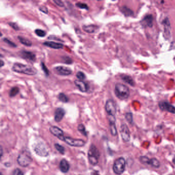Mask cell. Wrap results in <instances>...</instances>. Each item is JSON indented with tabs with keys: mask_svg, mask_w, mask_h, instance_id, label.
Instances as JSON below:
<instances>
[{
	"mask_svg": "<svg viewBox=\"0 0 175 175\" xmlns=\"http://www.w3.org/2000/svg\"><path fill=\"white\" fill-rule=\"evenodd\" d=\"M12 70L14 72L29 76L36 75L37 73V70L34 67L20 63H15L13 66Z\"/></svg>",
	"mask_w": 175,
	"mask_h": 175,
	"instance_id": "cell-1",
	"label": "cell"
},
{
	"mask_svg": "<svg viewBox=\"0 0 175 175\" xmlns=\"http://www.w3.org/2000/svg\"><path fill=\"white\" fill-rule=\"evenodd\" d=\"M115 93L116 97L121 100L128 99L130 94L129 88L121 83H117L115 85Z\"/></svg>",
	"mask_w": 175,
	"mask_h": 175,
	"instance_id": "cell-2",
	"label": "cell"
},
{
	"mask_svg": "<svg viewBox=\"0 0 175 175\" xmlns=\"http://www.w3.org/2000/svg\"><path fill=\"white\" fill-rule=\"evenodd\" d=\"M32 161V159L30 152L26 150L21 152L17 158L18 163L22 167H27L31 164Z\"/></svg>",
	"mask_w": 175,
	"mask_h": 175,
	"instance_id": "cell-3",
	"label": "cell"
},
{
	"mask_svg": "<svg viewBox=\"0 0 175 175\" xmlns=\"http://www.w3.org/2000/svg\"><path fill=\"white\" fill-rule=\"evenodd\" d=\"M100 152L94 145H91L88 152V158L90 164L95 166L98 164L100 158Z\"/></svg>",
	"mask_w": 175,
	"mask_h": 175,
	"instance_id": "cell-4",
	"label": "cell"
},
{
	"mask_svg": "<svg viewBox=\"0 0 175 175\" xmlns=\"http://www.w3.org/2000/svg\"><path fill=\"white\" fill-rule=\"evenodd\" d=\"M126 161L123 157L119 158L116 159L113 164V172L118 175H120L123 173L125 169Z\"/></svg>",
	"mask_w": 175,
	"mask_h": 175,
	"instance_id": "cell-5",
	"label": "cell"
},
{
	"mask_svg": "<svg viewBox=\"0 0 175 175\" xmlns=\"http://www.w3.org/2000/svg\"><path fill=\"white\" fill-rule=\"evenodd\" d=\"M64 141L71 146L82 147L85 144V142L83 140L73 139L70 137H65Z\"/></svg>",
	"mask_w": 175,
	"mask_h": 175,
	"instance_id": "cell-6",
	"label": "cell"
},
{
	"mask_svg": "<svg viewBox=\"0 0 175 175\" xmlns=\"http://www.w3.org/2000/svg\"><path fill=\"white\" fill-rule=\"evenodd\" d=\"M105 108L108 116H115L116 113V104L113 100L108 99L106 102Z\"/></svg>",
	"mask_w": 175,
	"mask_h": 175,
	"instance_id": "cell-7",
	"label": "cell"
},
{
	"mask_svg": "<svg viewBox=\"0 0 175 175\" xmlns=\"http://www.w3.org/2000/svg\"><path fill=\"white\" fill-rule=\"evenodd\" d=\"M121 138L125 142H128L131 139V134L128 126L123 124L121 125L120 129Z\"/></svg>",
	"mask_w": 175,
	"mask_h": 175,
	"instance_id": "cell-8",
	"label": "cell"
},
{
	"mask_svg": "<svg viewBox=\"0 0 175 175\" xmlns=\"http://www.w3.org/2000/svg\"><path fill=\"white\" fill-rule=\"evenodd\" d=\"M49 131L54 136L57 137L58 139L62 141H64L65 137L64 133L59 127L55 126H52L49 128Z\"/></svg>",
	"mask_w": 175,
	"mask_h": 175,
	"instance_id": "cell-9",
	"label": "cell"
},
{
	"mask_svg": "<svg viewBox=\"0 0 175 175\" xmlns=\"http://www.w3.org/2000/svg\"><path fill=\"white\" fill-rule=\"evenodd\" d=\"M55 72L57 73L58 75L63 76H70L72 74V70L69 67L63 66H57L54 68Z\"/></svg>",
	"mask_w": 175,
	"mask_h": 175,
	"instance_id": "cell-10",
	"label": "cell"
},
{
	"mask_svg": "<svg viewBox=\"0 0 175 175\" xmlns=\"http://www.w3.org/2000/svg\"><path fill=\"white\" fill-rule=\"evenodd\" d=\"M34 151L36 154L42 157H46L48 155V150H47L44 144L39 143L36 145L34 148Z\"/></svg>",
	"mask_w": 175,
	"mask_h": 175,
	"instance_id": "cell-11",
	"label": "cell"
},
{
	"mask_svg": "<svg viewBox=\"0 0 175 175\" xmlns=\"http://www.w3.org/2000/svg\"><path fill=\"white\" fill-rule=\"evenodd\" d=\"M159 108L163 111H166L170 113L175 114V107L166 101H162L159 104Z\"/></svg>",
	"mask_w": 175,
	"mask_h": 175,
	"instance_id": "cell-12",
	"label": "cell"
},
{
	"mask_svg": "<svg viewBox=\"0 0 175 175\" xmlns=\"http://www.w3.org/2000/svg\"><path fill=\"white\" fill-rule=\"evenodd\" d=\"M20 57L24 59L27 60L31 62H35L36 60V56L33 52L26 50H22L20 53Z\"/></svg>",
	"mask_w": 175,
	"mask_h": 175,
	"instance_id": "cell-13",
	"label": "cell"
},
{
	"mask_svg": "<svg viewBox=\"0 0 175 175\" xmlns=\"http://www.w3.org/2000/svg\"><path fill=\"white\" fill-rule=\"evenodd\" d=\"M75 85L78 88V89H79L80 91L82 92V93H85L86 91H88V84L84 82V81H81V80H76L74 82Z\"/></svg>",
	"mask_w": 175,
	"mask_h": 175,
	"instance_id": "cell-14",
	"label": "cell"
},
{
	"mask_svg": "<svg viewBox=\"0 0 175 175\" xmlns=\"http://www.w3.org/2000/svg\"><path fill=\"white\" fill-rule=\"evenodd\" d=\"M65 115V111L63 108H58L54 112V120L60 122L62 120Z\"/></svg>",
	"mask_w": 175,
	"mask_h": 175,
	"instance_id": "cell-15",
	"label": "cell"
},
{
	"mask_svg": "<svg viewBox=\"0 0 175 175\" xmlns=\"http://www.w3.org/2000/svg\"><path fill=\"white\" fill-rule=\"evenodd\" d=\"M45 46L48 47L53 49H62L63 48V45L62 43L53 41H45L43 43Z\"/></svg>",
	"mask_w": 175,
	"mask_h": 175,
	"instance_id": "cell-16",
	"label": "cell"
},
{
	"mask_svg": "<svg viewBox=\"0 0 175 175\" xmlns=\"http://www.w3.org/2000/svg\"><path fill=\"white\" fill-rule=\"evenodd\" d=\"M82 29L85 32L89 33V34H93L95 33L98 31L99 29V27L96 25L91 24L88 25H83Z\"/></svg>",
	"mask_w": 175,
	"mask_h": 175,
	"instance_id": "cell-17",
	"label": "cell"
},
{
	"mask_svg": "<svg viewBox=\"0 0 175 175\" xmlns=\"http://www.w3.org/2000/svg\"><path fill=\"white\" fill-rule=\"evenodd\" d=\"M70 168V165L66 159H62L60 163V169L62 172H67Z\"/></svg>",
	"mask_w": 175,
	"mask_h": 175,
	"instance_id": "cell-18",
	"label": "cell"
},
{
	"mask_svg": "<svg viewBox=\"0 0 175 175\" xmlns=\"http://www.w3.org/2000/svg\"><path fill=\"white\" fill-rule=\"evenodd\" d=\"M153 18L152 15L145 16L142 20V25L145 27H152V26Z\"/></svg>",
	"mask_w": 175,
	"mask_h": 175,
	"instance_id": "cell-19",
	"label": "cell"
},
{
	"mask_svg": "<svg viewBox=\"0 0 175 175\" xmlns=\"http://www.w3.org/2000/svg\"><path fill=\"white\" fill-rule=\"evenodd\" d=\"M18 39L21 44H23L26 46H31L32 45V43L30 40L25 38H24L23 36H18Z\"/></svg>",
	"mask_w": 175,
	"mask_h": 175,
	"instance_id": "cell-20",
	"label": "cell"
},
{
	"mask_svg": "<svg viewBox=\"0 0 175 175\" xmlns=\"http://www.w3.org/2000/svg\"><path fill=\"white\" fill-rule=\"evenodd\" d=\"M121 77L122 79L123 80L124 82L128 83L132 86H134V80H133V79L130 76L127 75H122Z\"/></svg>",
	"mask_w": 175,
	"mask_h": 175,
	"instance_id": "cell-21",
	"label": "cell"
},
{
	"mask_svg": "<svg viewBox=\"0 0 175 175\" xmlns=\"http://www.w3.org/2000/svg\"><path fill=\"white\" fill-rule=\"evenodd\" d=\"M148 165H150L152 167L155 168H158L160 166V162L156 158H152L149 160Z\"/></svg>",
	"mask_w": 175,
	"mask_h": 175,
	"instance_id": "cell-22",
	"label": "cell"
},
{
	"mask_svg": "<svg viewBox=\"0 0 175 175\" xmlns=\"http://www.w3.org/2000/svg\"><path fill=\"white\" fill-rule=\"evenodd\" d=\"M19 92H20V88L18 87H17V86L13 87V88H11V90L9 91V95L11 97H14L16 95H17Z\"/></svg>",
	"mask_w": 175,
	"mask_h": 175,
	"instance_id": "cell-23",
	"label": "cell"
},
{
	"mask_svg": "<svg viewBox=\"0 0 175 175\" xmlns=\"http://www.w3.org/2000/svg\"><path fill=\"white\" fill-rule=\"evenodd\" d=\"M58 99L60 101H61L63 103H67L70 101V99L64 93H60L58 95Z\"/></svg>",
	"mask_w": 175,
	"mask_h": 175,
	"instance_id": "cell-24",
	"label": "cell"
},
{
	"mask_svg": "<svg viewBox=\"0 0 175 175\" xmlns=\"http://www.w3.org/2000/svg\"><path fill=\"white\" fill-rule=\"evenodd\" d=\"M109 129H110V131H111V135L113 136H116L117 135L118 132H117V129L115 123H109Z\"/></svg>",
	"mask_w": 175,
	"mask_h": 175,
	"instance_id": "cell-25",
	"label": "cell"
},
{
	"mask_svg": "<svg viewBox=\"0 0 175 175\" xmlns=\"http://www.w3.org/2000/svg\"><path fill=\"white\" fill-rule=\"evenodd\" d=\"M121 11L122 12V13L124 14V15H125L126 16H131V15L133 14V13L132 11H131L129 9L127 8L126 7H125V6L122 7V8L121 9Z\"/></svg>",
	"mask_w": 175,
	"mask_h": 175,
	"instance_id": "cell-26",
	"label": "cell"
},
{
	"mask_svg": "<svg viewBox=\"0 0 175 175\" xmlns=\"http://www.w3.org/2000/svg\"><path fill=\"white\" fill-rule=\"evenodd\" d=\"M54 147H55L56 149H57V150L59 152L60 154H64L65 149L64 147L62 146L61 145L58 144V143H56V144H54Z\"/></svg>",
	"mask_w": 175,
	"mask_h": 175,
	"instance_id": "cell-27",
	"label": "cell"
},
{
	"mask_svg": "<svg viewBox=\"0 0 175 175\" xmlns=\"http://www.w3.org/2000/svg\"><path fill=\"white\" fill-rule=\"evenodd\" d=\"M78 130L80 131V133L81 134H83V135H84L85 136H87V132L86 131L85 126L82 124H79L78 125Z\"/></svg>",
	"mask_w": 175,
	"mask_h": 175,
	"instance_id": "cell-28",
	"label": "cell"
},
{
	"mask_svg": "<svg viewBox=\"0 0 175 175\" xmlns=\"http://www.w3.org/2000/svg\"><path fill=\"white\" fill-rule=\"evenodd\" d=\"M76 6L80 9H85V10L89 9V7L88 5V4L86 3L78 2L76 4Z\"/></svg>",
	"mask_w": 175,
	"mask_h": 175,
	"instance_id": "cell-29",
	"label": "cell"
},
{
	"mask_svg": "<svg viewBox=\"0 0 175 175\" xmlns=\"http://www.w3.org/2000/svg\"><path fill=\"white\" fill-rule=\"evenodd\" d=\"M34 32L36 34V35L40 37H44L46 35V32L43 30L40 29H36L34 30Z\"/></svg>",
	"mask_w": 175,
	"mask_h": 175,
	"instance_id": "cell-30",
	"label": "cell"
},
{
	"mask_svg": "<svg viewBox=\"0 0 175 175\" xmlns=\"http://www.w3.org/2000/svg\"><path fill=\"white\" fill-rule=\"evenodd\" d=\"M125 118L129 123L133 124V116L131 113H127L125 114Z\"/></svg>",
	"mask_w": 175,
	"mask_h": 175,
	"instance_id": "cell-31",
	"label": "cell"
},
{
	"mask_svg": "<svg viewBox=\"0 0 175 175\" xmlns=\"http://www.w3.org/2000/svg\"><path fill=\"white\" fill-rule=\"evenodd\" d=\"M76 77L79 80H81L83 81V80L85 79L86 78V76L84 72H78L76 74Z\"/></svg>",
	"mask_w": 175,
	"mask_h": 175,
	"instance_id": "cell-32",
	"label": "cell"
},
{
	"mask_svg": "<svg viewBox=\"0 0 175 175\" xmlns=\"http://www.w3.org/2000/svg\"><path fill=\"white\" fill-rule=\"evenodd\" d=\"M3 41L4 42H5L6 44H8V45H9L10 46L12 47H17V45L15 43H13V42L11 41V40H9L7 39V38H4L3 39Z\"/></svg>",
	"mask_w": 175,
	"mask_h": 175,
	"instance_id": "cell-33",
	"label": "cell"
},
{
	"mask_svg": "<svg viewBox=\"0 0 175 175\" xmlns=\"http://www.w3.org/2000/svg\"><path fill=\"white\" fill-rule=\"evenodd\" d=\"M149 160H150V159H149L148 157H146V156H141V157H140V162H141L142 163L144 164L148 165Z\"/></svg>",
	"mask_w": 175,
	"mask_h": 175,
	"instance_id": "cell-34",
	"label": "cell"
},
{
	"mask_svg": "<svg viewBox=\"0 0 175 175\" xmlns=\"http://www.w3.org/2000/svg\"><path fill=\"white\" fill-rule=\"evenodd\" d=\"M41 66L42 70L44 72V74L46 76H48L49 75V72L48 68H47L46 66L45 65L43 62H41Z\"/></svg>",
	"mask_w": 175,
	"mask_h": 175,
	"instance_id": "cell-35",
	"label": "cell"
},
{
	"mask_svg": "<svg viewBox=\"0 0 175 175\" xmlns=\"http://www.w3.org/2000/svg\"><path fill=\"white\" fill-rule=\"evenodd\" d=\"M63 59V61L66 64H70L72 63V60L70 57H62Z\"/></svg>",
	"mask_w": 175,
	"mask_h": 175,
	"instance_id": "cell-36",
	"label": "cell"
},
{
	"mask_svg": "<svg viewBox=\"0 0 175 175\" xmlns=\"http://www.w3.org/2000/svg\"><path fill=\"white\" fill-rule=\"evenodd\" d=\"M8 25L11 26V27H12L14 30H19L20 29V28H19L18 25L16 23L9 22L8 23Z\"/></svg>",
	"mask_w": 175,
	"mask_h": 175,
	"instance_id": "cell-37",
	"label": "cell"
},
{
	"mask_svg": "<svg viewBox=\"0 0 175 175\" xmlns=\"http://www.w3.org/2000/svg\"><path fill=\"white\" fill-rule=\"evenodd\" d=\"M13 175H24V173L20 169L16 168L14 170Z\"/></svg>",
	"mask_w": 175,
	"mask_h": 175,
	"instance_id": "cell-38",
	"label": "cell"
},
{
	"mask_svg": "<svg viewBox=\"0 0 175 175\" xmlns=\"http://www.w3.org/2000/svg\"><path fill=\"white\" fill-rule=\"evenodd\" d=\"M54 2L57 6H59L60 7H63L64 6V3H63L61 1H60V0H54Z\"/></svg>",
	"mask_w": 175,
	"mask_h": 175,
	"instance_id": "cell-39",
	"label": "cell"
},
{
	"mask_svg": "<svg viewBox=\"0 0 175 175\" xmlns=\"http://www.w3.org/2000/svg\"><path fill=\"white\" fill-rule=\"evenodd\" d=\"M39 10L42 11V13H43L45 14H48V8H47L46 7L44 6H42L39 7Z\"/></svg>",
	"mask_w": 175,
	"mask_h": 175,
	"instance_id": "cell-40",
	"label": "cell"
},
{
	"mask_svg": "<svg viewBox=\"0 0 175 175\" xmlns=\"http://www.w3.org/2000/svg\"><path fill=\"white\" fill-rule=\"evenodd\" d=\"M91 175H100L99 174V173L98 172V171H96V170H94L93 172L91 173Z\"/></svg>",
	"mask_w": 175,
	"mask_h": 175,
	"instance_id": "cell-41",
	"label": "cell"
},
{
	"mask_svg": "<svg viewBox=\"0 0 175 175\" xmlns=\"http://www.w3.org/2000/svg\"><path fill=\"white\" fill-rule=\"evenodd\" d=\"M4 64H5V63H4V62L2 60H1V63H0V65H1V67H3V66L4 65Z\"/></svg>",
	"mask_w": 175,
	"mask_h": 175,
	"instance_id": "cell-42",
	"label": "cell"
},
{
	"mask_svg": "<svg viewBox=\"0 0 175 175\" xmlns=\"http://www.w3.org/2000/svg\"><path fill=\"white\" fill-rule=\"evenodd\" d=\"M172 162H173V163H174V164H175V156L174 158H173V159H172Z\"/></svg>",
	"mask_w": 175,
	"mask_h": 175,
	"instance_id": "cell-43",
	"label": "cell"
},
{
	"mask_svg": "<svg viewBox=\"0 0 175 175\" xmlns=\"http://www.w3.org/2000/svg\"></svg>",
	"mask_w": 175,
	"mask_h": 175,
	"instance_id": "cell-44",
	"label": "cell"
}]
</instances>
